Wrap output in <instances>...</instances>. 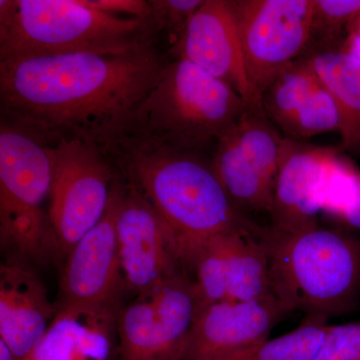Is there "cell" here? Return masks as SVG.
Returning <instances> with one entry per match:
<instances>
[{
	"instance_id": "6da1fadb",
	"label": "cell",
	"mask_w": 360,
	"mask_h": 360,
	"mask_svg": "<svg viewBox=\"0 0 360 360\" xmlns=\"http://www.w3.org/2000/svg\"><path fill=\"white\" fill-rule=\"evenodd\" d=\"M168 59L153 45L0 61L1 120L51 148L63 141L103 146L129 129Z\"/></svg>"
},
{
	"instance_id": "7a4b0ae2",
	"label": "cell",
	"mask_w": 360,
	"mask_h": 360,
	"mask_svg": "<svg viewBox=\"0 0 360 360\" xmlns=\"http://www.w3.org/2000/svg\"><path fill=\"white\" fill-rule=\"evenodd\" d=\"M101 148L118 175L165 220L179 245L184 269L208 238L262 229L229 198L213 170L212 155L175 148L132 130Z\"/></svg>"
},
{
	"instance_id": "3957f363",
	"label": "cell",
	"mask_w": 360,
	"mask_h": 360,
	"mask_svg": "<svg viewBox=\"0 0 360 360\" xmlns=\"http://www.w3.org/2000/svg\"><path fill=\"white\" fill-rule=\"evenodd\" d=\"M272 293L288 312L331 316L360 300V239L321 225L285 232L262 227Z\"/></svg>"
},
{
	"instance_id": "277c9868",
	"label": "cell",
	"mask_w": 360,
	"mask_h": 360,
	"mask_svg": "<svg viewBox=\"0 0 360 360\" xmlns=\"http://www.w3.org/2000/svg\"><path fill=\"white\" fill-rule=\"evenodd\" d=\"M151 20L115 15L84 0H0V61L70 52L124 53L158 44Z\"/></svg>"
},
{
	"instance_id": "5b68a950",
	"label": "cell",
	"mask_w": 360,
	"mask_h": 360,
	"mask_svg": "<svg viewBox=\"0 0 360 360\" xmlns=\"http://www.w3.org/2000/svg\"><path fill=\"white\" fill-rule=\"evenodd\" d=\"M248 106L236 90L202 68L169 58L127 130L212 155Z\"/></svg>"
},
{
	"instance_id": "8992f818",
	"label": "cell",
	"mask_w": 360,
	"mask_h": 360,
	"mask_svg": "<svg viewBox=\"0 0 360 360\" xmlns=\"http://www.w3.org/2000/svg\"><path fill=\"white\" fill-rule=\"evenodd\" d=\"M54 158L25 130L0 120V231L20 255L45 260L58 246L42 203L51 196Z\"/></svg>"
},
{
	"instance_id": "52a82bcc",
	"label": "cell",
	"mask_w": 360,
	"mask_h": 360,
	"mask_svg": "<svg viewBox=\"0 0 360 360\" xmlns=\"http://www.w3.org/2000/svg\"><path fill=\"white\" fill-rule=\"evenodd\" d=\"M51 148L54 169L49 222L59 257H68L105 214L117 172L96 143L63 141Z\"/></svg>"
},
{
	"instance_id": "ba28073f",
	"label": "cell",
	"mask_w": 360,
	"mask_h": 360,
	"mask_svg": "<svg viewBox=\"0 0 360 360\" xmlns=\"http://www.w3.org/2000/svg\"><path fill=\"white\" fill-rule=\"evenodd\" d=\"M201 309L186 274L137 295L120 310L117 360H181Z\"/></svg>"
},
{
	"instance_id": "9c48e42d",
	"label": "cell",
	"mask_w": 360,
	"mask_h": 360,
	"mask_svg": "<svg viewBox=\"0 0 360 360\" xmlns=\"http://www.w3.org/2000/svg\"><path fill=\"white\" fill-rule=\"evenodd\" d=\"M284 136L262 106H248L215 144L212 165L240 212H270Z\"/></svg>"
},
{
	"instance_id": "30bf717a",
	"label": "cell",
	"mask_w": 360,
	"mask_h": 360,
	"mask_svg": "<svg viewBox=\"0 0 360 360\" xmlns=\"http://www.w3.org/2000/svg\"><path fill=\"white\" fill-rule=\"evenodd\" d=\"M248 79L262 99L307 51L312 0H231Z\"/></svg>"
},
{
	"instance_id": "8fae6325",
	"label": "cell",
	"mask_w": 360,
	"mask_h": 360,
	"mask_svg": "<svg viewBox=\"0 0 360 360\" xmlns=\"http://www.w3.org/2000/svg\"><path fill=\"white\" fill-rule=\"evenodd\" d=\"M258 232L229 231L201 243L186 264L202 307L220 302H252L274 296L269 260Z\"/></svg>"
},
{
	"instance_id": "7c38bea8",
	"label": "cell",
	"mask_w": 360,
	"mask_h": 360,
	"mask_svg": "<svg viewBox=\"0 0 360 360\" xmlns=\"http://www.w3.org/2000/svg\"><path fill=\"white\" fill-rule=\"evenodd\" d=\"M122 182L116 220L120 270L125 290L139 295L186 270L165 220L134 186Z\"/></svg>"
},
{
	"instance_id": "4fadbf2b",
	"label": "cell",
	"mask_w": 360,
	"mask_h": 360,
	"mask_svg": "<svg viewBox=\"0 0 360 360\" xmlns=\"http://www.w3.org/2000/svg\"><path fill=\"white\" fill-rule=\"evenodd\" d=\"M122 194L123 182L117 174L105 214L68 255L56 307L98 305L124 291L116 232Z\"/></svg>"
},
{
	"instance_id": "5bb4252c",
	"label": "cell",
	"mask_w": 360,
	"mask_h": 360,
	"mask_svg": "<svg viewBox=\"0 0 360 360\" xmlns=\"http://www.w3.org/2000/svg\"><path fill=\"white\" fill-rule=\"evenodd\" d=\"M340 149L284 137L272 198V229L292 232L319 225Z\"/></svg>"
},
{
	"instance_id": "9a60e30c",
	"label": "cell",
	"mask_w": 360,
	"mask_h": 360,
	"mask_svg": "<svg viewBox=\"0 0 360 360\" xmlns=\"http://www.w3.org/2000/svg\"><path fill=\"white\" fill-rule=\"evenodd\" d=\"M167 53L169 58L189 61L229 84L248 106H262L246 73L231 0H205Z\"/></svg>"
},
{
	"instance_id": "2e32d148",
	"label": "cell",
	"mask_w": 360,
	"mask_h": 360,
	"mask_svg": "<svg viewBox=\"0 0 360 360\" xmlns=\"http://www.w3.org/2000/svg\"><path fill=\"white\" fill-rule=\"evenodd\" d=\"M262 103L267 118L288 139L305 141L316 135L340 131L335 101L304 58L277 75L262 94Z\"/></svg>"
},
{
	"instance_id": "e0dca14e",
	"label": "cell",
	"mask_w": 360,
	"mask_h": 360,
	"mask_svg": "<svg viewBox=\"0 0 360 360\" xmlns=\"http://www.w3.org/2000/svg\"><path fill=\"white\" fill-rule=\"evenodd\" d=\"M288 312L274 296L201 309L181 360H217L269 340Z\"/></svg>"
},
{
	"instance_id": "ac0fdd59",
	"label": "cell",
	"mask_w": 360,
	"mask_h": 360,
	"mask_svg": "<svg viewBox=\"0 0 360 360\" xmlns=\"http://www.w3.org/2000/svg\"><path fill=\"white\" fill-rule=\"evenodd\" d=\"M122 296L92 307H58L25 360H117Z\"/></svg>"
},
{
	"instance_id": "d6986e66",
	"label": "cell",
	"mask_w": 360,
	"mask_h": 360,
	"mask_svg": "<svg viewBox=\"0 0 360 360\" xmlns=\"http://www.w3.org/2000/svg\"><path fill=\"white\" fill-rule=\"evenodd\" d=\"M58 307L34 271L20 262L0 266V340L25 360L46 333Z\"/></svg>"
},
{
	"instance_id": "ffe728a7",
	"label": "cell",
	"mask_w": 360,
	"mask_h": 360,
	"mask_svg": "<svg viewBox=\"0 0 360 360\" xmlns=\"http://www.w3.org/2000/svg\"><path fill=\"white\" fill-rule=\"evenodd\" d=\"M307 59L335 101L341 148L360 158V61L345 49L307 52Z\"/></svg>"
},
{
	"instance_id": "44dd1931",
	"label": "cell",
	"mask_w": 360,
	"mask_h": 360,
	"mask_svg": "<svg viewBox=\"0 0 360 360\" xmlns=\"http://www.w3.org/2000/svg\"><path fill=\"white\" fill-rule=\"evenodd\" d=\"M328 321L307 315L295 330L217 360H314L323 345Z\"/></svg>"
},
{
	"instance_id": "7402d4cb",
	"label": "cell",
	"mask_w": 360,
	"mask_h": 360,
	"mask_svg": "<svg viewBox=\"0 0 360 360\" xmlns=\"http://www.w3.org/2000/svg\"><path fill=\"white\" fill-rule=\"evenodd\" d=\"M321 214L335 224L360 231V168L342 151L331 172Z\"/></svg>"
},
{
	"instance_id": "603a6c76",
	"label": "cell",
	"mask_w": 360,
	"mask_h": 360,
	"mask_svg": "<svg viewBox=\"0 0 360 360\" xmlns=\"http://www.w3.org/2000/svg\"><path fill=\"white\" fill-rule=\"evenodd\" d=\"M359 13L360 0H312L310 39L305 53L342 47L348 26Z\"/></svg>"
},
{
	"instance_id": "cb8c5ba5",
	"label": "cell",
	"mask_w": 360,
	"mask_h": 360,
	"mask_svg": "<svg viewBox=\"0 0 360 360\" xmlns=\"http://www.w3.org/2000/svg\"><path fill=\"white\" fill-rule=\"evenodd\" d=\"M203 2L205 0H149L153 8L151 18L160 37L167 35L169 39L170 47L179 41L189 20Z\"/></svg>"
},
{
	"instance_id": "d4e9b609",
	"label": "cell",
	"mask_w": 360,
	"mask_h": 360,
	"mask_svg": "<svg viewBox=\"0 0 360 360\" xmlns=\"http://www.w3.org/2000/svg\"><path fill=\"white\" fill-rule=\"evenodd\" d=\"M314 360H360V321L328 326Z\"/></svg>"
},
{
	"instance_id": "484cf974",
	"label": "cell",
	"mask_w": 360,
	"mask_h": 360,
	"mask_svg": "<svg viewBox=\"0 0 360 360\" xmlns=\"http://www.w3.org/2000/svg\"><path fill=\"white\" fill-rule=\"evenodd\" d=\"M92 8L115 15L151 20L153 8L149 0H84Z\"/></svg>"
},
{
	"instance_id": "4316f807",
	"label": "cell",
	"mask_w": 360,
	"mask_h": 360,
	"mask_svg": "<svg viewBox=\"0 0 360 360\" xmlns=\"http://www.w3.org/2000/svg\"><path fill=\"white\" fill-rule=\"evenodd\" d=\"M341 49L356 58L360 61V37L357 35H347Z\"/></svg>"
},
{
	"instance_id": "83f0119b",
	"label": "cell",
	"mask_w": 360,
	"mask_h": 360,
	"mask_svg": "<svg viewBox=\"0 0 360 360\" xmlns=\"http://www.w3.org/2000/svg\"><path fill=\"white\" fill-rule=\"evenodd\" d=\"M0 360H18L11 348L2 340H0Z\"/></svg>"
},
{
	"instance_id": "f1b7e54d",
	"label": "cell",
	"mask_w": 360,
	"mask_h": 360,
	"mask_svg": "<svg viewBox=\"0 0 360 360\" xmlns=\"http://www.w3.org/2000/svg\"><path fill=\"white\" fill-rule=\"evenodd\" d=\"M347 35H357V37H360V13L355 16L354 20L348 26Z\"/></svg>"
}]
</instances>
